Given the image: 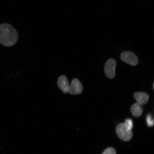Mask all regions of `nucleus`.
Listing matches in <instances>:
<instances>
[{
    "instance_id": "obj_1",
    "label": "nucleus",
    "mask_w": 154,
    "mask_h": 154,
    "mask_svg": "<svg viewBox=\"0 0 154 154\" xmlns=\"http://www.w3.org/2000/svg\"><path fill=\"white\" fill-rule=\"evenodd\" d=\"M18 32L11 25L0 24V43L6 47L14 45L18 40Z\"/></svg>"
},
{
    "instance_id": "obj_2",
    "label": "nucleus",
    "mask_w": 154,
    "mask_h": 154,
    "mask_svg": "<svg viewBox=\"0 0 154 154\" xmlns=\"http://www.w3.org/2000/svg\"><path fill=\"white\" fill-rule=\"evenodd\" d=\"M117 135L120 139L124 141H129L132 139L133 134L130 129L124 123H121L116 129Z\"/></svg>"
},
{
    "instance_id": "obj_3",
    "label": "nucleus",
    "mask_w": 154,
    "mask_h": 154,
    "mask_svg": "<svg viewBox=\"0 0 154 154\" xmlns=\"http://www.w3.org/2000/svg\"><path fill=\"white\" fill-rule=\"evenodd\" d=\"M121 58L124 62L132 66H136L139 61L137 57L130 51H125L121 54Z\"/></svg>"
},
{
    "instance_id": "obj_4",
    "label": "nucleus",
    "mask_w": 154,
    "mask_h": 154,
    "mask_svg": "<svg viewBox=\"0 0 154 154\" xmlns=\"http://www.w3.org/2000/svg\"><path fill=\"white\" fill-rule=\"evenodd\" d=\"M116 63L114 59H109L106 63L105 72L106 75L108 78L112 79L115 76V68Z\"/></svg>"
},
{
    "instance_id": "obj_5",
    "label": "nucleus",
    "mask_w": 154,
    "mask_h": 154,
    "mask_svg": "<svg viewBox=\"0 0 154 154\" xmlns=\"http://www.w3.org/2000/svg\"><path fill=\"white\" fill-rule=\"evenodd\" d=\"M83 91V86L81 82L78 79H74L69 85V92L70 95H79Z\"/></svg>"
},
{
    "instance_id": "obj_6",
    "label": "nucleus",
    "mask_w": 154,
    "mask_h": 154,
    "mask_svg": "<svg viewBox=\"0 0 154 154\" xmlns=\"http://www.w3.org/2000/svg\"><path fill=\"white\" fill-rule=\"evenodd\" d=\"M57 85L59 89L63 93H68L69 85L68 79L66 76L63 75L60 77L57 80Z\"/></svg>"
},
{
    "instance_id": "obj_7",
    "label": "nucleus",
    "mask_w": 154,
    "mask_h": 154,
    "mask_svg": "<svg viewBox=\"0 0 154 154\" xmlns=\"http://www.w3.org/2000/svg\"><path fill=\"white\" fill-rule=\"evenodd\" d=\"M134 97L137 103L143 105L146 104L149 101V96L146 92H137L134 94Z\"/></svg>"
},
{
    "instance_id": "obj_8",
    "label": "nucleus",
    "mask_w": 154,
    "mask_h": 154,
    "mask_svg": "<svg viewBox=\"0 0 154 154\" xmlns=\"http://www.w3.org/2000/svg\"><path fill=\"white\" fill-rule=\"evenodd\" d=\"M143 111L142 105L137 103H134L131 108V112L133 116L135 117H139L141 116Z\"/></svg>"
},
{
    "instance_id": "obj_9",
    "label": "nucleus",
    "mask_w": 154,
    "mask_h": 154,
    "mask_svg": "<svg viewBox=\"0 0 154 154\" xmlns=\"http://www.w3.org/2000/svg\"><path fill=\"white\" fill-rule=\"evenodd\" d=\"M147 122L148 126L151 127L153 126L154 121L151 115H148L147 117Z\"/></svg>"
},
{
    "instance_id": "obj_10",
    "label": "nucleus",
    "mask_w": 154,
    "mask_h": 154,
    "mask_svg": "<svg viewBox=\"0 0 154 154\" xmlns=\"http://www.w3.org/2000/svg\"><path fill=\"white\" fill-rule=\"evenodd\" d=\"M102 154H116V152L113 148H109L106 149Z\"/></svg>"
},
{
    "instance_id": "obj_11",
    "label": "nucleus",
    "mask_w": 154,
    "mask_h": 154,
    "mask_svg": "<svg viewBox=\"0 0 154 154\" xmlns=\"http://www.w3.org/2000/svg\"><path fill=\"white\" fill-rule=\"evenodd\" d=\"M124 123L129 128L132 130L133 127V124L132 120L130 119H126Z\"/></svg>"
},
{
    "instance_id": "obj_12",
    "label": "nucleus",
    "mask_w": 154,
    "mask_h": 154,
    "mask_svg": "<svg viewBox=\"0 0 154 154\" xmlns=\"http://www.w3.org/2000/svg\"><path fill=\"white\" fill-rule=\"evenodd\" d=\"M153 89H154V84H153Z\"/></svg>"
}]
</instances>
